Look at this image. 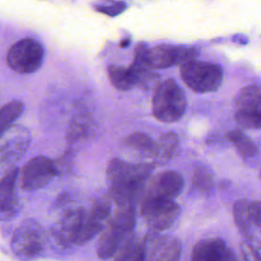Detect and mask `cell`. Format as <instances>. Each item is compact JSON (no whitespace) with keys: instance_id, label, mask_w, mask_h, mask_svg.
<instances>
[{"instance_id":"17","label":"cell","mask_w":261,"mask_h":261,"mask_svg":"<svg viewBox=\"0 0 261 261\" xmlns=\"http://www.w3.org/2000/svg\"><path fill=\"white\" fill-rule=\"evenodd\" d=\"M133 232L126 231L124 228L109 219L107 225L102 230L97 246V255L100 259L113 258L124 240Z\"/></svg>"},{"instance_id":"25","label":"cell","mask_w":261,"mask_h":261,"mask_svg":"<svg viewBox=\"0 0 261 261\" xmlns=\"http://www.w3.org/2000/svg\"><path fill=\"white\" fill-rule=\"evenodd\" d=\"M193 186L202 193H209L214 185L212 172L205 166H199L192 177Z\"/></svg>"},{"instance_id":"21","label":"cell","mask_w":261,"mask_h":261,"mask_svg":"<svg viewBox=\"0 0 261 261\" xmlns=\"http://www.w3.org/2000/svg\"><path fill=\"white\" fill-rule=\"evenodd\" d=\"M107 72L111 85L120 91H128L137 86V75L130 67L110 65Z\"/></svg>"},{"instance_id":"2","label":"cell","mask_w":261,"mask_h":261,"mask_svg":"<svg viewBox=\"0 0 261 261\" xmlns=\"http://www.w3.org/2000/svg\"><path fill=\"white\" fill-rule=\"evenodd\" d=\"M186 109V95L174 79H167L159 84L152 100L155 118L162 122H175L182 117Z\"/></svg>"},{"instance_id":"5","label":"cell","mask_w":261,"mask_h":261,"mask_svg":"<svg viewBox=\"0 0 261 261\" xmlns=\"http://www.w3.org/2000/svg\"><path fill=\"white\" fill-rule=\"evenodd\" d=\"M44 60V48L33 38H24L15 42L8 50L6 61L8 66L17 73L37 71Z\"/></svg>"},{"instance_id":"11","label":"cell","mask_w":261,"mask_h":261,"mask_svg":"<svg viewBox=\"0 0 261 261\" xmlns=\"http://www.w3.org/2000/svg\"><path fill=\"white\" fill-rule=\"evenodd\" d=\"M198 50L181 45H158L149 50V60L152 69H162L196 59Z\"/></svg>"},{"instance_id":"18","label":"cell","mask_w":261,"mask_h":261,"mask_svg":"<svg viewBox=\"0 0 261 261\" xmlns=\"http://www.w3.org/2000/svg\"><path fill=\"white\" fill-rule=\"evenodd\" d=\"M179 140L174 133H165L154 141L151 161L154 164H164L171 160L177 153Z\"/></svg>"},{"instance_id":"27","label":"cell","mask_w":261,"mask_h":261,"mask_svg":"<svg viewBox=\"0 0 261 261\" xmlns=\"http://www.w3.org/2000/svg\"><path fill=\"white\" fill-rule=\"evenodd\" d=\"M125 7H126V5H125L124 2L118 1V2H116L115 4H113L111 6H98L97 10L102 12V13H105L107 15L114 16V15H117L120 12H122L125 9Z\"/></svg>"},{"instance_id":"26","label":"cell","mask_w":261,"mask_h":261,"mask_svg":"<svg viewBox=\"0 0 261 261\" xmlns=\"http://www.w3.org/2000/svg\"><path fill=\"white\" fill-rule=\"evenodd\" d=\"M241 251L246 260H261V243L252 237L242 243Z\"/></svg>"},{"instance_id":"29","label":"cell","mask_w":261,"mask_h":261,"mask_svg":"<svg viewBox=\"0 0 261 261\" xmlns=\"http://www.w3.org/2000/svg\"><path fill=\"white\" fill-rule=\"evenodd\" d=\"M129 39H125V40H123L121 43H120V47H122V48H125V47H127L128 45H129Z\"/></svg>"},{"instance_id":"6","label":"cell","mask_w":261,"mask_h":261,"mask_svg":"<svg viewBox=\"0 0 261 261\" xmlns=\"http://www.w3.org/2000/svg\"><path fill=\"white\" fill-rule=\"evenodd\" d=\"M233 118L244 128L261 129V87L247 86L233 101Z\"/></svg>"},{"instance_id":"1","label":"cell","mask_w":261,"mask_h":261,"mask_svg":"<svg viewBox=\"0 0 261 261\" xmlns=\"http://www.w3.org/2000/svg\"><path fill=\"white\" fill-rule=\"evenodd\" d=\"M152 168L150 163L134 164L118 158L112 159L106 169L110 200L116 206L135 205L145 193Z\"/></svg>"},{"instance_id":"30","label":"cell","mask_w":261,"mask_h":261,"mask_svg":"<svg viewBox=\"0 0 261 261\" xmlns=\"http://www.w3.org/2000/svg\"><path fill=\"white\" fill-rule=\"evenodd\" d=\"M260 177H261V170H260Z\"/></svg>"},{"instance_id":"23","label":"cell","mask_w":261,"mask_h":261,"mask_svg":"<svg viewBox=\"0 0 261 261\" xmlns=\"http://www.w3.org/2000/svg\"><path fill=\"white\" fill-rule=\"evenodd\" d=\"M115 260H145L144 259V249H143V242L137 240L134 233L129 234L122 245L120 246L119 250L117 251L116 255L113 257Z\"/></svg>"},{"instance_id":"9","label":"cell","mask_w":261,"mask_h":261,"mask_svg":"<svg viewBox=\"0 0 261 261\" xmlns=\"http://www.w3.org/2000/svg\"><path fill=\"white\" fill-rule=\"evenodd\" d=\"M57 175L54 161L46 156H36L22 167L20 187L25 191H36L47 186Z\"/></svg>"},{"instance_id":"19","label":"cell","mask_w":261,"mask_h":261,"mask_svg":"<svg viewBox=\"0 0 261 261\" xmlns=\"http://www.w3.org/2000/svg\"><path fill=\"white\" fill-rule=\"evenodd\" d=\"M232 215L239 230L246 237H252L254 226L253 220V202L247 199L237 201L232 208Z\"/></svg>"},{"instance_id":"24","label":"cell","mask_w":261,"mask_h":261,"mask_svg":"<svg viewBox=\"0 0 261 261\" xmlns=\"http://www.w3.org/2000/svg\"><path fill=\"white\" fill-rule=\"evenodd\" d=\"M24 105L18 100H12L2 106L0 112V130L10 126L23 112Z\"/></svg>"},{"instance_id":"28","label":"cell","mask_w":261,"mask_h":261,"mask_svg":"<svg viewBox=\"0 0 261 261\" xmlns=\"http://www.w3.org/2000/svg\"><path fill=\"white\" fill-rule=\"evenodd\" d=\"M253 219L254 225L261 230V201L253 202Z\"/></svg>"},{"instance_id":"10","label":"cell","mask_w":261,"mask_h":261,"mask_svg":"<svg viewBox=\"0 0 261 261\" xmlns=\"http://www.w3.org/2000/svg\"><path fill=\"white\" fill-rule=\"evenodd\" d=\"M111 214V204L106 198L96 199L91 208L85 211L77 246L85 245L101 232L107 225Z\"/></svg>"},{"instance_id":"14","label":"cell","mask_w":261,"mask_h":261,"mask_svg":"<svg viewBox=\"0 0 261 261\" xmlns=\"http://www.w3.org/2000/svg\"><path fill=\"white\" fill-rule=\"evenodd\" d=\"M185 180L174 170H166L156 174L147 185L143 197L174 200L182 192Z\"/></svg>"},{"instance_id":"15","label":"cell","mask_w":261,"mask_h":261,"mask_svg":"<svg viewBox=\"0 0 261 261\" xmlns=\"http://www.w3.org/2000/svg\"><path fill=\"white\" fill-rule=\"evenodd\" d=\"M18 175L17 167L8 168L0 182V214L3 221L14 217L19 210V201L15 193V185Z\"/></svg>"},{"instance_id":"8","label":"cell","mask_w":261,"mask_h":261,"mask_svg":"<svg viewBox=\"0 0 261 261\" xmlns=\"http://www.w3.org/2000/svg\"><path fill=\"white\" fill-rule=\"evenodd\" d=\"M31 143L29 130L19 124H11L1 130L0 161L2 166H11L27 152Z\"/></svg>"},{"instance_id":"22","label":"cell","mask_w":261,"mask_h":261,"mask_svg":"<svg viewBox=\"0 0 261 261\" xmlns=\"http://www.w3.org/2000/svg\"><path fill=\"white\" fill-rule=\"evenodd\" d=\"M124 145L130 150L137 152L142 158L151 160L154 141L148 135L141 132L134 133L125 139Z\"/></svg>"},{"instance_id":"12","label":"cell","mask_w":261,"mask_h":261,"mask_svg":"<svg viewBox=\"0 0 261 261\" xmlns=\"http://www.w3.org/2000/svg\"><path fill=\"white\" fill-rule=\"evenodd\" d=\"M144 259L155 261L177 260L181 253L180 241L174 237L150 232L143 241Z\"/></svg>"},{"instance_id":"7","label":"cell","mask_w":261,"mask_h":261,"mask_svg":"<svg viewBox=\"0 0 261 261\" xmlns=\"http://www.w3.org/2000/svg\"><path fill=\"white\" fill-rule=\"evenodd\" d=\"M179 214V207L174 200L143 197L141 215L154 231L167 229Z\"/></svg>"},{"instance_id":"4","label":"cell","mask_w":261,"mask_h":261,"mask_svg":"<svg viewBox=\"0 0 261 261\" xmlns=\"http://www.w3.org/2000/svg\"><path fill=\"white\" fill-rule=\"evenodd\" d=\"M44 248V230L35 219L22 221L16 227L10 240L12 253L21 260H31L39 257L43 253Z\"/></svg>"},{"instance_id":"3","label":"cell","mask_w":261,"mask_h":261,"mask_svg":"<svg viewBox=\"0 0 261 261\" xmlns=\"http://www.w3.org/2000/svg\"><path fill=\"white\" fill-rule=\"evenodd\" d=\"M179 70L182 82L200 94L217 91L223 81L222 67L212 62L193 59L182 63Z\"/></svg>"},{"instance_id":"16","label":"cell","mask_w":261,"mask_h":261,"mask_svg":"<svg viewBox=\"0 0 261 261\" xmlns=\"http://www.w3.org/2000/svg\"><path fill=\"white\" fill-rule=\"evenodd\" d=\"M191 258L194 261H231L236 260L226 243L219 238L203 239L195 244Z\"/></svg>"},{"instance_id":"13","label":"cell","mask_w":261,"mask_h":261,"mask_svg":"<svg viewBox=\"0 0 261 261\" xmlns=\"http://www.w3.org/2000/svg\"><path fill=\"white\" fill-rule=\"evenodd\" d=\"M85 209L82 207L67 210L52 229L54 242L62 248L77 244Z\"/></svg>"},{"instance_id":"20","label":"cell","mask_w":261,"mask_h":261,"mask_svg":"<svg viewBox=\"0 0 261 261\" xmlns=\"http://www.w3.org/2000/svg\"><path fill=\"white\" fill-rule=\"evenodd\" d=\"M226 138L230 143H232L237 152L244 160L251 161L253 158L258 156L259 150L257 145L244 132L240 129L229 130L226 134Z\"/></svg>"}]
</instances>
